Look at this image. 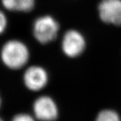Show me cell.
I'll list each match as a JSON object with an SVG mask.
<instances>
[{"label":"cell","mask_w":121,"mask_h":121,"mask_svg":"<svg viewBox=\"0 0 121 121\" xmlns=\"http://www.w3.org/2000/svg\"><path fill=\"white\" fill-rule=\"evenodd\" d=\"M33 112L36 118L41 121H54L58 116V109L54 100L48 96H41L33 103Z\"/></svg>","instance_id":"5b68a950"},{"label":"cell","mask_w":121,"mask_h":121,"mask_svg":"<svg viewBox=\"0 0 121 121\" xmlns=\"http://www.w3.org/2000/svg\"><path fill=\"white\" fill-rule=\"evenodd\" d=\"M3 63L11 69H19L26 65L30 58L27 46L18 40H11L3 46L1 53Z\"/></svg>","instance_id":"6da1fadb"},{"label":"cell","mask_w":121,"mask_h":121,"mask_svg":"<svg viewBox=\"0 0 121 121\" xmlns=\"http://www.w3.org/2000/svg\"><path fill=\"white\" fill-rule=\"evenodd\" d=\"M102 22L114 25H121V0H103L98 6Z\"/></svg>","instance_id":"277c9868"},{"label":"cell","mask_w":121,"mask_h":121,"mask_svg":"<svg viewBox=\"0 0 121 121\" xmlns=\"http://www.w3.org/2000/svg\"><path fill=\"white\" fill-rule=\"evenodd\" d=\"M96 120L98 121H119L120 117L115 111L104 109L98 113Z\"/></svg>","instance_id":"ba28073f"},{"label":"cell","mask_w":121,"mask_h":121,"mask_svg":"<svg viewBox=\"0 0 121 121\" xmlns=\"http://www.w3.org/2000/svg\"><path fill=\"white\" fill-rule=\"evenodd\" d=\"M86 46V39L79 31L71 29L64 34L61 49L66 56L71 58L79 56L84 51Z\"/></svg>","instance_id":"3957f363"},{"label":"cell","mask_w":121,"mask_h":121,"mask_svg":"<svg viewBox=\"0 0 121 121\" xmlns=\"http://www.w3.org/2000/svg\"><path fill=\"white\" fill-rule=\"evenodd\" d=\"M7 25V19L5 15L0 11V34L4 31Z\"/></svg>","instance_id":"30bf717a"},{"label":"cell","mask_w":121,"mask_h":121,"mask_svg":"<svg viewBox=\"0 0 121 121\" xmlns=\"http://www.w3.org/2000/svg\"><path fill=\"white\" fill-rule=\"evenodd\" d=\"M2 4L9 11L28 12L33 9L35 0H2Z\"/></svg>","instance_id":"52a82bcc"},{"label":"cell","mask_w":121,"mask_h":121,"mask_svg":"<svg viewBox=\"0 0 121 121\" xmlns=\"http://www.w3.org/2000/svg\"><path fill=\"white\" fill-rule=\"evenodd\" d=\"M60 26L58 22L51 15H43L34 22L33 34L36 40L41 44L54 41L57 36Z\"/></svg>","instance_id":"7a4b0ae2"},{"label":"cell","mask_w":121,"mask_h":121,"mask_svg":"<svg viewBox=\"0 0 121 121\" xmlns=\"http://www.w3.org/2000/svg\"><path fill=\"white\" fill-rule=\"evenodd\" d=\"M12 120L14 121H33V117L28 114H18L15 116Z\"/></svg>","instance_id":"9c48e42d"},{"label":"cell","mask_w":121,"mask_h":121,"mask_svg":"<svg viewBox=\"0 0 121 121\" xmlns=\"http://www.w3.org/2000/svg\"><path fill=\"white\" fill-rule=\"evenodd\" d=\"M48 81V72L41 66H30L25 71L23 75L25 85L33 92L41 90L47 85Z\"/></svg>","instance_id":"8992f818"},{"label":"cell","mask_w":121,"mask_h":121,"mask_svg":"<svg viewBox=\"0 0 121 121\" xmlns=\"http://www.w3.org/2000/svg\"><path fill=\"white\" fill-rule=\"evenodd\" d=\"M0 121H1V118H0Z\"/></svg>","instance_id":"7c38bea8"},{"label":"cell","mask_w":121,"mask_h":121,"mask_svg":"<svg viewBox=\"0 0 121 121\" xmlns=\"http://www.w3.org/2000/svg\"><path fill=\"white\" fill-rule=\"evenodd\" d=\"M0 106H1V99H0Z\"/></svg>","instance_id":"8fae6325"}]
</instances>
